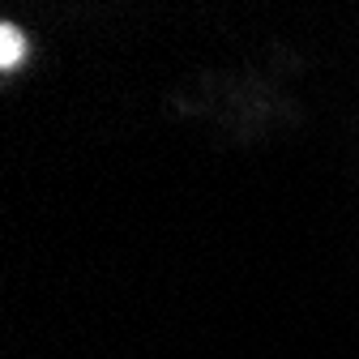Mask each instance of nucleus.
Listing matches in <instances>:
<instances>
[{
	"instance_id": "nucleus-1",
	"label": "nucleus",
	"mask_w": 359,
	"mask_h": 359,
	"mask_svg": "<svg viewBox=\"0 0 359 359\" xmlns=\"http://www.w3.org/2000/svg\"><path fill=\"white\" fill-rule=\"evenodd\" d=\"M26 56H30L26 34H22L13 22H0V77H13Z\"/></svg>"
}]
</instances>
